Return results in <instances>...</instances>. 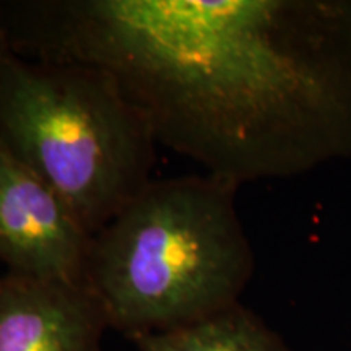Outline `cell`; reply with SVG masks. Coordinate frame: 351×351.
I'll use <instances>...</instances> for the list:
<instances>
[{"label":"cell","instance_id":"6","mask_svg":"<svg viewBox=\"0 0 351 351\" xmlns=\"http://www.w3.org/2000/svg\"><path fill=\"white\" fill-rule=\"evenodd\" d=\"M129 340L138 351H291L282 335L241 302L187 326Z\"/></svg>","mask_w":351,"mask_h":351},{"label":"cell","instance_id":"5","mask_svg":"<svg viewBox=\"0 0 351 351\" xmlns=\"http://www.w3.org/2000/svg\"><path fill=\"white\" fill-rule=\"evenodd\" d=\"M106 328L85 285L0 275V351H101Z\"/></svg>","mask_w":351,"mask_h":351},{"label":"cell","instance_id":"1","mask_svg":"<svg viewBox=\"0 0 351 351\" xmlns=\"http://www.w3.org/2000/svg\"><path fill=\"white\" fill-rule=\"evenodd\" d=\"M8 46L106 70L158 145L241 186L351 156V2L8 0Z\"/></svg>","mask_w":351,"mask_h":351},{"label":"cell","instance_id":"2","mask_svg":"<svg viewBox=\"0 0 351 351\" xmlns=\"http://www.w3.org/2000/svg\"><path fill=\"white\" fill-rule=\"evenodd\" d=\"M236 189L210 174L153 179L96 232L83 285L108 327L166 332L241 302L256 258Z\"/></svg>","mask_w":351,"mask_h":351},{"label":"cell","instance_id":"4","mask_svg":"<svg viewBox=\"0 0 351 351\" xmlns=\"http://www.w3.org/2000/svg\"><path fill=\"white\" fill-rule=\"evenodd\" d=\"M91 243L67 202L0 145V262L8 274L83 285Z\"/></svg>","mask_w":351,"mask_h":351},{"label":"cell","instance_id":"3","mask_svg":"<svg viewBox=\"0 0 351 351\" xmlns=\"http://www.w3.org/2000/svg\"><path fill=\"white\" fill-rule=\"evenodd\" d=\"M0 145L96 234L153 181L156 138L111 73L93 65L0 59Z\"/></svg>","mask_w":351,"mask_h":351},{"label":"cell","instance_id":"7","mask_svg":"<svg viewBox=\"0 0 351 351\" xmlns=\"http://www.w3.org/2000/svg\"><path fill=\"white\" fill-rule=\"evenodd\" d=\"M10 49L8 46V39H7V33H5V25H3V12H2V2H0V59L5 52Z\"/></svg>","mask_w":351,"mask_h":351}]
</instances>
